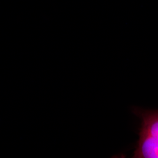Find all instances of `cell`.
I'll list each match as a JSON object with an SVG mask.
<instances>
[{
    "mask_svg": "<svg viewBox=\"0 0 158 158\" xmlns=\"http://www.w3.org/2000/svg\"><path fill=\"white\" fill-rule=\"evenodd\" d=\"M133 112L139 118L140 127L132 157L158 158V109L134 108Z\"/></svg>",
    "mask_w": 158,
    "mask_h": 158,
    "instance_id": "obj_1",
    "label": "cell"
}]
</instances>
